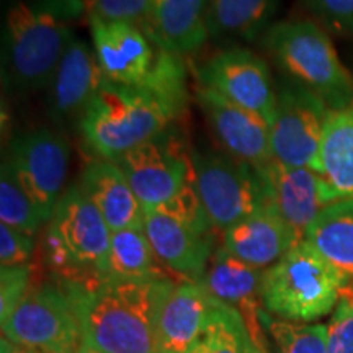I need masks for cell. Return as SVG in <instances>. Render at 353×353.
I'll return each instance as SVG.
<instances>
[{"label":"cell","mask_w":353,"mask_h":353,"mask_svg":"<svg viewBox=\"0 0 353 353\" xmlns=\"http://www.w3.org/2000/svg\"><path fill=\"white\" fill-rule=\"evenodd\" d=\"M61 285L72 299L88 345L101 353H157L159 314L176 285L169 276Z\"/></svg>","instance_id":"obj_1"},{"label":"cell","mask_w":353,"mask_h":353,"mask_svg":"<svg viewBox=\"0 0 353 353\" xmlns=\"http://www.w3.org/2000/svg\"><path fill=\"white\" fill-rule=\"evenodd\" d=\"M82 0H15L2 28L3 85L17 94L43 90L76 37L70 21Z\"/></svg>","instance_id":"obj_2"},{"label":"cell","mask_w":353,"mask_h":353,"mask_svg":"<svg viewBox=\"0 0 353 353\" xmlns=\"http://www.w3.org/2000/svg\"><path fill=\"white\" fill-rule=\"evenodd\" d=\"M183 112L182 107L152 88L123 85L103 79L77 130L97 157L117 162L169 130Z\"/></svg>","instance_id":"obj_3"},{"label":"cell","mask_w":353,"mask_h":353,"mask_svg":"<svg viewBox=\"0 0 353 353\" xmlns=\"http://www.w3.org/2000/svg\"><path fill=\"white\" fill-rule=\"evenodd\" d=\"M112 229L77 182L70 183L48 223L46 267L61 283H92L108 272Z\"/></svg>","instance_id":"obj_4"},{"label":"cell","mask_w":353,"mask_h":353,"mask_svg":"<svg viewBox=\"0 0 353 353\" xmlns=\"http://www.w3.org/2000/svg\"><path fill=\"white\" fill-rule=\"evenodd\" d=\"M262 46L291 81L325 101L330 110L353 105V76L342 63L330 34L311 19L275 21Z\"/></svg>","instance_id":"obj_5"},{"label":"cell","mask_w":353,"mask_h":353,"mask_svg":"<svg viewBox=\"0 0 353 353\" xmlns=\"http://www.w3.org/2000/svg\"><path fill=\"white\" fill-rule=\"evenodd\" d=\"M350 281L303 239L263 272L262 306L280 319L307 324L332 312Z\"/></svg>","instance_id":"obj_6"},{"label":"cell","mask_w":353,"mask_h":353,"mask_svg":"<svg viewBox=\"0 0 353 353\" xmlns=\"http://www.w3.org/2000/svg\"><path fill=\"white\" fill-rule=\"evenodd\" d=\"M144 232L164 267L185 280H201L216 250V229L195 185L185 188L164 208L144 211Z\"/></svg>","instance_id":"obj_7"},{"label":"cell","mask_w":353,"mask_h":353,"mask_svg":"<svg viewBox=\"0 0 353 353\" xmlns=\"http://www.w3.org/2000/svg\"><path fill=\"white\" fill-rule=\"evenodd\" d=\"M190 154L193 185L216 231L224 232L272 205L262 169L211 149L195 148Z\"/></svg>","instance_id":"obj_8"},{"label":"cell","mask_w":353,"mask_h":353,"mask_svg":"<svg viewBox=\"0 0 353 353\" xmlns=\"http://www.w3.org/2000/svg\"><path fill=\"white\" fill-rule=\"evenodd\" d=\"M2 337L32 353H76L83 342L76 307L59 281L32 286L2 324Z\"/></svg>","instance_id":"obj_9"},{"label":"cell","mask_w":353,"mask_h":353,"mask_svg":"<svg viewBox=\"0 0 353 353\" xmlns=\"http://www.w3.org/2000/svg\"><path fill=\"white\" fill-rule=\"evenodd\" d=\"M3 161L32 198L44 223H50L68 190L70 145L57 128H34L13 136Z\"/></svg>","instance_id":"obj_10"},{"label":"cell","mask_w":353,"mask_h":353,"mask_svg":"<svg viewBox=\"0 0 353 353\" xmlns=\"http://www.w3.org/2000/svg\"><path fill=\"white\" fill-rule=\"evenodd\" d=\"M92 48L108 81L132 87H152L164 76L174 52L162 50L139 25L105 20L88 13Z\"/></svg>","instance_id":"obj_11"},{"label":"cell","mask_w":353,"mask_h":353,"mask_svg":"<svg viewBox=\"0 0 353 353\" xmlns=\"http://www.w3.org/2000/svg\"><path fill=\"white\" fill-rule=\"evenodd\" d=\"M330 108L314 92L281 76L276 81V112L272 125L273 161L290 167L319 169V148Z\"/></svg>","instance_id":"obj_12"},{"label":"cell","mask_w":353,"mask_h":353,"mask_svg":"<svg viewBox=\"0 0 353 353\" xmlns=\"http://www.w3.org/2000/svg\"><path fill=\"white\" fill-rule=\"evenodd\" d=\"M117 164L144 211L164 208L193 183L192 154L170 128L118 159Z\"/></svg>","instance_id":"obj_13"},{"label":"cell","mask_w":353,"mask_h":353,"mask_svg":"<svg viewBox=\"0 0 353 353\" xmlns=\"http://www.w3.org/2000/svg\"><path fill=\"white\" fill-rule=\"evenodd\" d=\"M200 85L218 92L232 103L262 117L273 125L276 112V81L267 61L245 48L216 52L196 69Z\"/></svg>","instance_id":"obj_14"},{"label":"cell","mask_w":353,"mask_h":353,"mask_svg":"<svg viewBox=\"0 0 353 353\" xmlns=\"http://www.w3.org/2000/svg\"><path fill=\"white\" fill-rule=\"evenodd\" d=\"M196 101L223 152L255 169L273 162L272 126L262 117L205 85L196 87Z\"/></svg>","instance_id":"obj_15"},{"label":"cell","mask_w":353,"mask_h":353,"mask_svg":"<svg viewBox=\"0 0 353 353\" xmlns=\"http://www.w3.org/2000/svg\"><path fill=\"white\" fill-rule=\"evenodd\" d=\"M92 44L74 37L46 87L48 114L57 128H79L83 113L103 82Z\"/></svg>","instance_id":"obj_16"},{"label":"cell","mask_w":353,"mask_h":353,"mask_svg":"<svg viewBox=\"0 0 353 353\" xmlns=\"http://www.w3.org/2000/svg\"><path fill=\"white\" fill-rule=\"evenodd\" d=\"M263 272L262 268L234 257L221 245L214 250L200 283L208 290L211 296L239 312L255 347L270 350L260 322V312L263 311Z\"/></svg>","instance_id":"obj_17"},{"label":"cell","mask_w":353,"mask_h":353,"mask_svg":"<svg viewBox=\"0 0 353 353\" xmlns=\"http://www.w3.org/2000/svg\"><path fill=\"white\" fill-rule=\"evenodd\" d=\"M216 301L200 281L174 286L157 322V353H188L200 342L213 317Z\"/></svg>","instance_id":"obj_18"},{"label":"cell","mask_w":353,"mask_h":353,"mask_svg":"<svg viewBox=\"0 0 353 353\" xmlns=\"http://www.w3.org/2000/svg\"><path fill=\"white\" fill-rule=\"evenodd\" d=\"M262 174L273 206L303 241L312 221L329 206L321 174L307 167H290L275 161L262 169Z\"/></svg>","instance_id":"obj_19"},{"label":"cell","mask_w":353,"mask_h":353,"mask_svg":"<svg viewBox=\"0 0 353 353\" xmlns=\"http://www.w3.org/2000/svg\"><path fill=\"white\" fill-rule=\"evenodd\" d=\"M298 242V234L273 203L223 232V247L229 254L262 270L276 263Z\"/></svg>","instance_id":"obj_20"},{"label":"cell","mask_w":353,"mask_h":353,"mask_svg":"<svg viewBox=\"0 0 353 353\" xmlns=\"http://www.w3.org/2000/svg\"><path fill=\"white\" fill-rule=\"evenodd\" d=\"M210 0H152L139 26L162 50L192 54L210 39Z\"/></svg>","instance_id":"obj_21"},{"label":"cell","mask_w":353,"mask_h":353,"mask_svg":"<svg viewBox=\"0 0 353 353\" xmlns=\"http://www.w3.org/2000/svg\"><path fill=\"white\" fill-rule=\"evenodd\" d=\"M77 185L97 206L112 232L144 228L143 206L117 162L92 159L79 175Z\"/></svg>","instance_id":"obj_22"},{"label":"cell","mask_w":353,"mask_h":353,"mask_svg":"<svg viewBox=\"0 0 353 353\" xmlns=\"http://www.w3.org/2000/svg\"><path fill=\"white\" fill-rule=\"evenodd\" d=\"M329 205L353 198V105L330 110L319 148V169Z\"/></svg>","instance_id":"obj_23"},{"label":"cell","mask_w":353,"mask_h":353,"mask_svg":"<svg viewBox=\"0 0 353 353\" xmlns=\"http://www.w3.org/2000/svg\"><path fill=\"white\" fill-rule=\"evenodd\" d=\"M280 3L281 0H210V39L231 48L262 39L275 23Z\"/></svg>","instance_id":"obj_24"},{"label":"cell","mask_w":353,"mask_h":353,"mask_svg":"<svg viewBox=\"0 0 353 353\" xmlns=\"http://www.w3.org/2000/svg\"><path fill=\"white\" fill-rule=\"evenodd\" d=\"M304 241L353 281V198L325 206L307 228Z\"/></svg>","instance_id":"obj_25"},{"label":"cell","mask_w":353,"mask_h":353,"mask_svg":"<svg viewBox=\"0 0 353 353\" xmlns=\"http://www.w3.org/2000/svg\"><path fill=\"white\" fill-rule=\"evenodd\" d=\"M159 259L144 228H128L112 232L107 278L114 280H141L161 276Z\"/></svg>","instance_id":"obj_26"},{"label":"cell","mask_w":353,"mask_h":353,"mask_svg":"<svg viewBox=\"0 0 353 353\" xmlns=\"http://www.w3.org/2000/svg\"><path fill=\"white\" fill-rule=\"evenodd\" d=\"M260 322L273 353H327V325L285 321L265 309Z\"/></svg>","instance_id":"obj_27"},{"label":"cell","mask_w":353,"mask_h":353,"mask_svg":"<svg viewBox=\"0 0 353 353\" xmlns=\"http://www.w3.org/2000/svg\"><path fill=\"white\" fill-rule=\"evenodd\" d=\"M250 335L239 312L216 301L208 329L188 353H247Z\"/></svg>","instance_id":"obj_28"},{"label":"cell","mask_w":353,"mask_h":353,"mask_svg":"<svg viewBox=\"0 0 353 353\" xmlns=\"http://www.w3.org/2000/svg\"><path fill=\"white\" fill-rule=\"evenodd\" d=\"M0 221L6 226L33 237L44 224L32 198L17 182L6 161H2L0 167Z\"/></svg>","instance_id":"obj_29"},{"label":"cell","mask_w":353,"mask_h":353,"mask_svg":"<svg viewBox=\"0 0 353 353\" xmlns=\"http://www.w3.org/2000/svg\"><path fill=\"white\" fill-rule=\"evenodd\" d=\"M299 3L329 34L353 37V0H299Z\"/></svg>","instance_id":"obj_30"},{"label":"cell","mask_w":353,"mask_h":353,"mask_svg":"<svg viewBox=\"0 0 353 353\" xmlns=\"http://www.w3.org/2000/svg\"><path fill=\"white\" fill-rule=\"evenodd\" d=\"M32 263L2 267L0 270V321L2 324L13 314L32 290Z\"/></svg>","instance_id":"obj_31"},{"label":"cell","mask_w":353,"mask_h":353,"mask_svg":"<svg viewBox=\"0 0 353 353\" xmlns=\"http://www.w3.org/2000/svg\"><path fill=\"white\" fill-rule=\"evenodd\" d=\"M327 330V353H353V281L343 290Z\"/></svg>","instance_id":"obj_32"},{"label":"cell","mask_w":353,"mask_h":353,"mask_svg":"<svg viewBox=\"0 0 353 353\" xmlns=\"http://www.w3.org/2000/svg\"><path fill=\"white\" fill-rule=\"evenodd\" d=\"M152 0H88L85 3L90 15L105 20H120L141 25L148 15Z\"/></svg>","instance_id":"obj_33"},{"label":"cell","mask_w":353,"mask_h":353,"mask_svg":"<svg viewBox=\"0 0 353 353\" xmlns=\"http://www.w3.org/2000/svg\"><path fill=\"white\" fill-rule=\"evenodd\" d=\"M34 252V237L0 224V265L15 267L30 263Z\"/></svg>","instance_id":"obj_34"},{"label":"cell","mask_w":353,"mask_h":353,"mask_svg":"<svg viewBox=\"0 0 353 353\" xmlns=\"http://www.w3.org/2000/svg\"><path fill=\"white\" fill-rule=\"evenodd\" d=\"M0 353H32L28 350H25V348H21L19 345H15V343H12L8 339L2 337V341H0Z\"/></svg>","instance_id":"obj_35"},{"label":"cell","mask_w":353,"mask_h":353,"mask_svg":"<svg viewBox=\"0 0 353 353\" xmlns=\"http://www.w3.org/2000/svg\"><path fill=\"white\" fill-rule=\"evenodd\" d=\"M76 353H101V352H99L97 348H94L92 345H88V343L82 342V345L79 347V350Z\"/></svg>","instance_id":"obj_36"},{"label":"cell","mask_w":353,"mask_h":353,"mask_svg":"<svg viewBox=\"0 0 353 353\" xmlns=\"http://www.w3.org/2000/svg\"><path fill=\"white\" fill-rule=\"evenodd\" d=\"M247 353H270V350H265V348H260V347H255L254 342L250 343L249 350H247Z\"/></svg>","instance_id":"obj_37"},{"label":"cell","mask_w":353,"mask_h":353,"mask_svg":"<svg viewBox=\"0 0 353 353\" xmlns=\"http://www.w3.org/2000/svg\"><path fill=\"white\" fill-rule=\"evenodd\" d=\"M82 2H83V3H87V2H88V0H82Z\"/></svg>","instance_id":"obj_38"}]
</instances>
